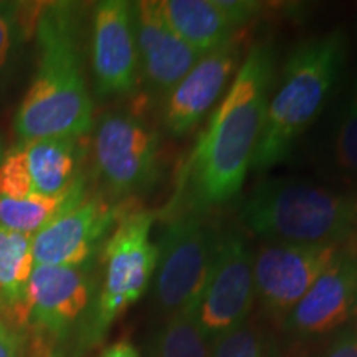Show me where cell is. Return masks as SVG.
Wrapping results in <instances>:
<instances>
[{
	"mask_svg": "<svg viewBox=\"0 0 357 357\" xmlns=\"http://www.w3.org/2000/svg\"><path fill=\"white\" fill-rule=\"evenodd\" d=\"M319 357H357V321L339 329Z\"/></svg>",
	"mask_w": 357,
	"mask_h": 357,
	"instance_id": "25",
	"label": "cell"
},
{
	"mask_svg": "<svg viewBox=\"0 0 357 357\" xmlns=\"http://www.w3.org/2000/svg\"><path fill=\"white\" fill-rule=\"evenodd\" d=\"M100 357H139V354L129 342H116V344L109 346L108 349L102 351Z\"/></svg>",
	"mask_w": 357,
	"mask_h": 357,
	"instance_id": "27",
	"label": "cell"
},
{
	"mask_svg": "<svg viewBox=\"0 0 357 357\" xmlns=\"http://www.w3.org/2000/svg\"><path fill=\"white\" fill-rule=\"evenodd\" d=\"M33 266L32 236L0 227V316L19 326L26 323Z\"/></svg>",
	"mask_w": 357,
	"mask_h": 357,
	"instance_id": "18",
	"label": "cell"
},
{
	"mask_svg": "<svg viewBox=\"0 0 357 357\" xmlns=\"http://www.w3.org/2000/svg\"><path fill=\"white\" fill-rule=\"evenodd\" d=\"M211 357H265L261 334L257 328L243 323L215 339Z\"/></svg>",
	"mask_w": 357,
	"mask_h": 357,
	"instance_id": "22",
	"label": "cell"
},
{
	"mask_svg": "<svg viewBox=\"0 0 357 357\" xmlns=\"http://www.w3.org/2000/svg\"><path fill=\"white\" fill-rule=\"evenodd\" d=\"M118 220V211L108 200L86 195L32 236L35 265H88Z\"/></svg>",
	"mask_w": 357,
	"mask_h": 357,
	"instance_id": "10",
	"label": "cell"
},
{
	"mask_svg": "<svg viewBox=\"0 0 357 357\" xmlns=\"http://www.w3.org/2000/svg\"><path fill=\"white\" fill-rule=\"evenodd\" d=\"M91 66L96 91L101 96L131 93L139 78L134 3L102 0L93 13Z\"/></svg>",
	"mask_w": 357,
	"mask_h": 357,
	"instance_id": "12",
	"label": "cell"
},
{
	"mask_svg": "<svg viewBox=\"0 0 357 357\" xmlns=\"http://www.w3.org/2000/svg\"><path fill=\"white\" fill-rule=\"evenodd\" d=\"M95 167L101 184L116 199L147 194L160 174V139L134 111H108L96 124Z\"/></svg>",
	"mask_w": 357,
	"mask_h": 357,
	"instance_id": "7",
	"label": "cell"
},
{
	"mask_svg": "<svg viewBox=\"0 0 357 357\" xmlns=\"http://www.w3.org/2000/svg\"><path fill=\"white\" fill-rule=\"evenodd\" d=\"M38 65L15 114L20 142L79 137L93 128V100L84 78L78 7L53 2L35 22Z\"/></svg>",
	"mask_w": 357,
	"mask_h": 357,
	"instance_id": "2",
	"label": "cell"
},
{
	"mask_svg": "<svg viewBox=\"0 0 357 357\" xmlns=\"http://www.w3.org/2000/svg\"><path fill=\"white\" fill-rule=\"evenodd\" d=\"M220 229L205 212L166 215L158 243L154 296L169 316L199 306L215 258Z\"/></svg>",
	"mask_w": 357,
	"mask_h": 357,
	"instance_id": "5",
	"label": "cell"
},
{
	"mask_svg": "<svg viewBox=\"0 0 357 357\" xmlns=\"http://www.w3.org/2000/svg\"><path fill=\"white\" fill-rule=\"evenodd\" d=\"M240 222L263 242L305 247L349 243L357 223L349 199L294 178L260 182L240 207Z\"/></svg>",
	"mask_w": 357,
	"mask_h": 357,
	"instance_id": "4",
	"label": "cell"
},
{
	"mask_svg": "<svg viewBox=\"0 0 357 357\" xmlns=\"http://www.w3.org/2000/svg\"><path fill=\"white\" fill-rule=\"evenodd\" d=\"M86 197L83 177L60 195L32 194L25 199L0 197V227L20 235L35 236L61 212Z\"/></svg>",
	"mask_w": 357,
	"mask_h": 357,
	"instance_id": "19",
	"label": "cell"
},
{
	"mask_svg": "<svg viewBox=\"0 0 357 357\" xmlns=\"http://www.w3.org/2000/svg\"><path fill=\"white\" fill-rule=\"evenodd\" d=\"M3 155H6V153H3V144H2V141H0V164H2Z\"/></svg>",
	"mask_w": 357,
	"mask_h": 357,
	"instance_id": "28",
	"label": "cell"
},
{
	"mask_svg": "<svg viewBox=\"0 0 357 357\" xmlns=\"http://www.w3.org/2000/svg\"><path fill=\"white\" fill-rule=\"evenodd\" d=\"M357 318V245L346 243L284 318L287 331L324 336Z\"/></svg>",
	"mask_w": 357,
	"mask_h": 357,
	"instance_id": "11",
	"label": "cell"
},
{
	"mask_svg": "<svg viewBox=\"0 0 357 357\" xmlns=\"http://www.w3.org/2000/svg\"><path fill=\"white\" fill-rule=\"evenodd\" d=\"M275 73L271 45L250 47L229 91L215 106L182 166L177 194L166 215L208 213L240 194L265 126Z\"/></svg>",
	"mask_w": 357,
	"mask_h": 357,
	"instance_id": "1",
	"label": "cell"
},
{
	"mask_svg": "<svg viewBox=\"0 0 357 357\" xmlns=\"http://www.w3.org/2000/svg\"><path fill=\"white\" fill-rule=\"evenodd\" d=\"M0 357H22L19 339L2 319H0Z\"/></svg>",
	"mask_w": 357,
	"mask_h": 357,
	"instance_id": "26",
	"label": "cell"
},
{
	"mask_svg": "<svg viewBox=\"0 0 357 357\" xmlns=\"http://www.w3.org/2000/svg\"><path fill=\"white\" fill-rule=\"evenodd\" d=\"M197 307H185L169 316L155 337V357H211L208 337L200 328Z\"/></svg>",
	"mask_w": 357,
	"mask_h": 357,
	"instance_id": "20",
	"label": "cell"
},
{
	"mask_svg": "<svg viewBox=\"0 0 357 357\" xmlns=\"http://www.w3.org/2000/svg\"><path fill=\"white\" fill-rule=\"evenodd\" d=\"M35 194L20 144L3 155L0 164V197L25 199Z\"/></svg>",
	"mask_w": 357,
	"mask_h": 357,
	"instance_id": "23",
	"label": "cell"
},
{
	"mask_svg": "<svg viewBox=\"0 0 357 357\" xmlns=\"http://www.w3.org/2000/svg\"><path fill=\"white\" fill-rule=\"evenodd\" d=\"M91 266L35 265L29 287L26 323L40 334L63 339L93 301Z\"/></svg>",
	"mask_w": 357,
	"mask_h": 357,
	"instance_id": "14",
	"label": "cell"
},
{
	"mask_svg": "<svg viewBox=\"0 0 357 357\" xmlns=\"http://www.w3.org/2000/svg\"><path fill=\"white\" fill-rule=\"evenodd\" d=\"M347 43L339 30L306 40L289 53L281 82L268 102L266 119L252 169L283 162L294 142L321 113L346 60Z\"/></svg>",
	"mask_w": 357,
	"mask_h": 357,
	"instance_id": "3",
	"label": "cell"
},
{
	"mask_svg": "<svg viewBox=\"0 0 357 357\" xmlns=\"http://www.w3.org/2000/svg\"><path fill=\"white\" fill-rule=\"evenodd\" d=\"M134 25L141 77L149 91L164 100L200 56L171 29L160 2L134 3Z\"/></svg>",
	"mask_w": 357,
	"mask_h": 357,
	"instance_id": "15",
	"label": "cell"
},
{
	"mask_svg": "<svg viewBox=\"0 0 357 357\" xmlns=\"http://www.w3.org/2000/svg\"><path fill=\"white\" fill-rule=\"evenodd\" d=\"M20 147L35 194L60 195L82 178L77 137H43L20 142Z\"/></svg>",
	"mask_w": 357,
	"mask_h": 357,
	"instance_id": "17",
	"label": "cell"
},
{
	"mask_svg": "<svg viewBox=\"0 0 357 357\" xmlns=\"http://www.w3.org/2000/svg\"><path fill=\"white\" fill-rule=\"evenodd\" d=\"M243 37L200 56L189 73L162 100V124L172 136L190 132L211 113L242 65Z\"/></svg>",
	"mask_w": 357,
	"mask_h": 357,
	"instance_id": "13",
	"label": "cell"
},
{
	"mask_svg": "<svg viewBox=\"0 0 357 357\" xmlns=\"http://www.w3.org/2000/svg\"><path fill=\"white\" fill-rule=\"evenodd\" d=\"M160 7L171 29L199 56L238 37L260 12L257 2L247 0H164Z\"/></svg>",
	"mask_w": 357,
	"mask_h": 357,
	"instance_id": "16",
	"label": "cell"
},
{
	"mask_svg": "<svg viewBox=\"0 0 357 357\" xmlns=\"http://www.w3.org/2000/svg\"><path fill=\"white\" fill-rule=\"evenodd\" d=\"M25 20L22 7L17 2L0 3V73L13 60L24 42Z\"/></svg>",
	"mask_w": 357,
	"mask_h": 357,
	"instance_id": "24",
	"label": "cell"
},
{
	"mask_svg": "<svg viewBox=\"0 0 357 357\" xmlns=\"http://www.w3.org/2000/svg\"><path fill=\"white\" fill-rule=\"evenodd\" d=\"M333 155L336 166L357 174V84L354 93L339 114L334 132Z\"/></svg>",
	"mask_w": 357,
	"mask_h": 357,
	"instance_id": "21",
	"label": "cell"
},
{
	"mask_svg": "<svg viewBox=\"0 0 357 357\" xmlns=\"http://www.w3.org/2000/svg\"><path fill=\"white\" fill-rule=\"evenodd\" d=\"M341 247L261 242L252 252L255 296L270 314L287 318Z\"/></svg>",
	"mask_w": 357,
	"mask_h": 357,
	"instance_id": "9",
	"label": "cell"
},
{
	"mask_svg": "<svg viewBox=\"0 0 357 357\" xmlns=\"http://www.w3.org/2000/svg\"><path fill=\"white\" fill-rule=\"evenodd\" d=\"M155 215L134 211L116 222L102 247V283L95 305L91 334L100 336L149 287L158 265V245L151 242Z\"/></svg>",
	"mask_w": 357,
	"mask_h": 357,
	"instance_id": "6",
	"label": "cell"
},
{
	"mask_svg": "<svg viewBox=\"0 0 357 357\" xmlns=\"http://www.w3.org/2000/svg\"><path fill=\"white\" fill-rule=\"evenodd\" d=\"M255 300L252 250L242 231L220 230L215 258L197 316L205 336L217 339L247 321Z\"/></svg>",
	"mask_w": 357,
	"mask_h": 357,
	"instance_id": "8",
	"label": "cell"
}]
</instances>
